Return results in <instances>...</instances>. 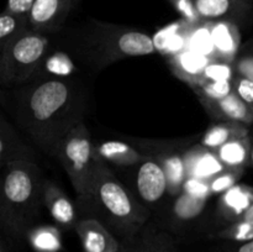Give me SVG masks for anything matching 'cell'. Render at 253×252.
Wrapping results in <instances>:
<instances>
[{"instance_id": "cell-37", "label": "cell", "mask_w": 253, "mask_h": 252, "mask_svg": "<svg viewBox=\"0 0 253 252\" xmlns=\"http://www.w3.org/2000/svg\"><path fill=\"white\" fill-rule=\"evenodd\" d=\"M34 2L35 0H7V4H6V7H5V10L14 12V14H17V15L29 16Z\"/></svg>"}, {"instance_id": "cell-44", "label": "cell", "mask_w": 253, "mask_h": 252, "mask_svg": "<svg viewBox=\"0 0 253 252\" xmlns=\"http://www.w3.org/2000/svg\"><path fill=\"white\" fill-rule=\"evenodd\" d=\"M74 1H76V2H78V1H79V0H74Z\"/></svg>"}, {"instance_id": "cell-8", "label": "cell", "mask_w": 253, "mask_h": 252, "mask_svg": "<svg viewBox=\"0 0 253 252\" xmlns=\"http://www.w3.org/2000/svg\"><path fill=\"white\" fill-rule=\"evenodd\" d=\"M194 138L183 140H141L132 138L137 150L143 155L150 156L160 163L165 170L168 183V193L170 198H175L182 193L183 185L188 178L184 151L190 147Z\"/></svg>"}, {"instance_id": "cell-13", "label": "cell", "mask_w": 253, "mask_h": 252, "mask_svg": "<svg viewBox=\"0 0 253 252\" xmlns=\"http://www.w3.org/2000/svg\"><path fill=\"white\" fill-rule=\"evenodd\" d=\"M43 202L54 224L59 229L64 231L76 229L77 224L82 219L78 207L53 180H46Z\"/></svg>"}, {"instance_id": "cell-39", "label": "cell", "mask_w": 253, "mask_h": 252, "mask_svg": "<svg viewBox=\"0 0 253 252\" xmlns=\"http://www.w3.org/2000/svg\"><path fill=\"white\" fill-rule=\"evenodd\" d=\"M15 245L1 235V240H0V252H15Z\"/></svg>"}, {"instance_id": "cell-18", "label": "cell", "mask_w": 253, "mask_h": 252, "mask_svg": "<svg viewBox=\"0 0 253 252\" xmlns=\"http://www.w3.org/2000/svg\"><path fill=\"white\" fill-rule=\"evenodd\" d=\"M203 108L217 121H239L253 125V113L235 91L219 100H199Z\"/></svg>"}, {"instance_id": "cell-38", "label": "cell", "mask_w": 253, "mask_h": 252, "mask_svg": "<svg viewBox=\"0 0 253 252\" xmlns=\"http://www.w3.org/2000/svg\"><path fill=\"white\" fill-rule=\"evenodd\" d=\"M220 246L217 252H253V240L246 242H227Z\"/></svg>"}, {"instance_id": "cell-29", "label": "cell", "mask_w": 253, "mask_h": 252, "mask_svg": "<svg viewBox=\"0 0 253 252\" xmlns=\"http://www.w3.org/2000/svg\"><path fill=\"white\" fill-rule=\"evenodd\" d=\"M210 240L227 242H246L253 240V222L239 220L234 224L216 230L208 236Z\"/></svg>"}, {"instance_id": "cell-33", "label": "cell", "mask_w": 253, "mask_h": 252, "mask_svg": "<svg viewBox=\"0 0 253 252\" xmlns=\"http://www.w3.org/2000/svg\"><path fill=\"white\" fill-rule=\"evenodd\" d=\"M235 77L234 64L221 59H211L203 73L202 82H216V81H232Z\"/></svg>"}, {"instance_id": "cell-10", "label": "cell", "mask_w": 253, "mask_h": 252, "mask_svg": "<svg viewBox=\"0 0 253 252\" xmlns=\"http://www.w3.org/2000/svg\"><path fill=\"white\" fill-rule=\"evenodd\" d=\"M253 205V187L244 183H237L217 199L216 210L214 212L207 236L216 230L239 221L245 216Z\"/></svg>"}, {"instance_id": "cell-36", "label": "cell", "mask_w": 253, "mask_h": 252, "mask_svg": "<svg viewBox=\"0 0 253 252\" xmlns=\"http://www.w3.org/2000/svg\"><path fill=\"white\" fill-rule=\"evenodd\" d=\"M232 86H234L235 93L244 100V103L253 113V82L235 74L232 79Z\"/></svg>"}, {"instance_id": "cell-12", "label": "cell", "mask_w": 253, "mask_h": 252, "mask_svg": "<svg viewBox=\"0 0 253 252\" xmlns=\"http://www.w3.org/2000/svg\"><path fill=\"white\" fill-rule=\"evenodd\" d=\"M74 0H35L29 14L30 29L41 34H56L62 30Z\"/></svg>"}, {"instance_id": "cell-20", "label": "cell", "mask_w": 253, "mask_h": 252, "mask_svg": "<svg viewBox=\"0 0 253 252\" xmlns=\"http://www.w3.org/2000/svg\"><path fill=\"white\" fill-rule=\"evenodd\" d=\"M167 59L170 71L178 78L185 82L190 88L199 85L203 73L211 61L209 57L192 51V49H185Z\"/></svg>"}, {"instance_id": "cell-32", "label": "cell", "mask_w": 253, "mask_h": 252, "mask_svg": "<svg viewBox=\"0 0 253 252\" xmlns=\"http://www.w3.org/2000/svg\"><path fill=\"white\" fill-rule=\"evenodd\" d=\"M232 64L235 74L253 82V37L242 43Z\"/></svg>"}, {"instance_id": "cell-16", "label": "cell", "mask_w": 253, "mask_h": 252, "mask_svg": "<svg viewBox=\"0 0 253 252\" xmlns=\"http://www.w3.org/2000/svg\"><path fill=\"white\" fill-rule=\"evenodd\" d=\"M84 252H111L121 247L110 230L94 217H82L76 226Z\"/></svg>"}, {"instance_id": "cell-21", "label": "cell", "mask_w": 253, "mask_h": 252, "mask_svg": "<svg viewBox=\"0 0 253 252\" xmlns=\"http://www.w3.org/2000/svg\"><path fill=\"white\" fill-rule=\"evenodd\" d=\"M94 150L99 160L116 168H130L146 157L137 148L123 141H104L94 145Z\"/></svg>"}, {"instance_id": "cell-35", "label": "cell", "mask_w": 253, "mask_h": 252, "mask_svg": "<svg viewBox=\"0 0 253 252\" xmlns=\"http://www.w3.org/2000/svg\"><path fill=\"white\" fill-rule=\"evenodd\" d=\"M182 192L187 193V194L193 195L195 198H200V199L209 200L212 197L211 189H210L209 180L198 179V178L188 177L185 180L184 185H183Z\"/></svg>"}, {"instance_id": "cell-19", "label": "cell", "mask_w": 253, "mask_h": 252, "mask_svg": "<svg viewBox=\"0 0 253 252\" xmlns=\"http://www.w3.org/2000/svg\"><path fill=\"white\" fill-rule=\"evenodd\" d=\"M215 59L234 63L242 46L241 29L230 21L210 22Z\"/></svg>"}, {"instance_id": "cell-43", "label": "cell", "mask_w": 253, "mask_h": 252, "mask_svg": "<svg viewBox=\"0 0 253 252\" xmlns=\"http://www.w3.org/2000/svg\"><path fill=\"white\" fill-rule=\"evenodd\" d=\"M111 252H123V251H121V247H120V249L116 250V251H111Z\"/></svg>"}, {"instance_id": "cell-14", "label": "cell", "mask_w": 253, "mask_h": 252, "mask_svg": "<svg viewBox=\"0 0 253 252\" xmlns=\"http://www.w3.org/2000/svg\"><path fill=\"white\" fill-rule=\"evenodd\" d=\"M120 245L123 252H180L177 239L151 220L136 236Z\"/></svg>"}, {"instance_id": "cell-27", "label": "cell", "mask_w": 253, "mask_h": 252, "mask_svg": "<svg viewBox=\"0 0 253 252\" xmlns=\"http://www.w3.org/2000/svg\"><path fill=\"white\" fill-rule=\"evenodd\" d=\"M29 29V16L4 10L0 15V51Z\"/></svg>"}, {"instance_id": "cell-42", "label": "cell", "mask_w": 253, "mask_h": 252, "mask_svg": "<svg viewBox=\"0 0 253 252\" xmlns=\"http://www.w3.org/2000/svg\"><path fill=\"white\" fill-rule=\"evenodd\" d=\"M241 1H245V2H250V4H253V0H241Z\"/></svg>"}, {"instance_id": "cell-9", "label": "cell", "mask_w": 253, "mask_h": 252, "mask_svg": "<svg viewBox=\"0 0 253 252\" xmlns=\"http://www.w3.org/2000/svg\"><path fill=\"white\" fill-rule=\"evenodd\" d=\"M130 168L132 169V180L127 187L151 214L158 215L170 200L165 170L150 156Z\"/></svg>"}, {"instance_id": "cell-34", "label": "cell", "mask_w": 253, "mask_h": 252, "mask_svg": "<svg viewBox=\"0 0 253 252\" xmlns=\"http://www.w3.org/2000/svg\"><path fill=\"white\" fill-rule=\"evenodd\" d=\"M170 2L175 11L180 15L183 21L189 26H198L203 24V20L198 12L193 0H168Z\"/></svg>"}, {"instance_id": "cell-40", "label": "cell", "mask_w": 253, "mask_h": 252, "mask_svg": "<svg viewBox=\"0 0 253 252\" xmlns=\"http://www.w3.org/2000/svg\"><path fill=\"white\" fill-rule=\"evenodd\" d=\"M241 220H246V221H251V222H253V205H252L251 208H250L249 211H247L246 214H245V216L242 217Z\"/></svg>"}, {"instance_id": "cell-22", "label": "cell", "mask_w": 253, "mask_h": 252, "mask_svg": "<svg viewBox=\"0 0 253 252\" xmlns=\"http://www.w3.org/2000/svg\"><path fill=\"white\" fill-rule=\"evenodd\" d=\"M251 132V126L239 121H217L211 124L200 137L199 143L216 151L222 145L236 138L246 137Z\"/></svg>"}, {"instance_id": "cell-41", "label": "cell", "mask_w": 253, "mask_h": 252, "mask_svg": "<svg viewBox=\"0 0 253 252\" xmlns=\"http://www.w3.org/2000/svg\"><path fill=\"white\" fill-rule=\"evenodd\" d=\"M250 136H251V141H252V148H251V157H250V163H249V167L253 168V127H251V132H250Z\"/></svg>"}, {"instance_id": "cell-4", "label": "cell", "mask_w": 253, "mask_h": 252, "mask_svg": "<svg viewBox=\"0 0 253 252\" xmlns=\"http://www.w3.org/2000/svg\"><path fill=\"white\" fill-rule=\"evenodd\" d=\"M46 180L39 163L11 162L1 167L0 227L15 246L36 225L44 207Z\"/></svg>"}, {"instance_id": "cell-11", "label": "cell", "mask_w": 253, "mask_h": 252, "mask_svg": "<svg viewBox=\"0 0 253 252\" xmlns=\"http://www.w3.org/2000/svg\"><path fill=\"white\" fill-rule=\"evenodd\" d=\"M204 22L230 21L240 29L253 20V4L241 0H193Z\"/></svg>"}, {"instance_id": "cell-24", "label": "cell", "mask_w": 253, "mask_h": 252, "mask_svg": "<svg viewBox=\"0 0 253 252\" xmlns=\"http://www.w3.org/2000/svg\"><path fill=\"white\" fill-rule=\"evenodd\" d=\"M77 72L78 69L71 54L67 53L66 51L51 49L44 58L36 78H72L77 77Z\"/></svg>"}, {"instance_id": "cell-2", "label": "cell", "mask_w": 253, "mask_h": 252, "mask_svg": "<svg viewBox=\"0 0 253 252\" xmlns=\"http://www.w3.org/2000/svg\"><path fill=\"white\" fill-rule=\"evenodd\" d=\"M66 48L82 63L103 69L121 59L156 52L153 39L137 29L95 19L73 27L64 36Z\"/></svg>"}, {"instance_id": "cell-5", "label": "cell", "mask_w": 253, "mask_h": 252, "mask_svg": "<svg viewBox=\"0 0 253 252\" xmlns=\"http://www.w3.org/2000/svg\"><path fill=\"white\" fill-rule=\"evenodd\" d=\"M52 49L48 35L29 29L0 51V83L2 88L34 81Z\"/></svg>"}, {"instance_id": "cell-1", "label": "cell", "mask_w": 253, "mask_h": 252, "mask_svg": "<svg viewBox=\"0 0 253 252\" xmlns=\"http://www.w3.org/2000/svg\"><path fill=\"white\" fill-rule=\"evenodd\" d=\"M1 100L14 123L47 156L54 157L64 136L83 123L89 93L77 77L36 78L2 88Z\"/></svg>"}, {"instance_id": "cell-25", "label": "cell", "mask_w": 253, "mask_h": 252, "mask_svg": "<svg viewBox=\"0 0 253 252\" xmlns=\"http://www.w3.org/2000/svg\"><path fill=\"white\" fill-rule=\"evenodd\" d=\"M26 241L35 252H61L63 250L61 229L57 225H35L27 232Z\"/></svg>"}, {"instance_id": "cell-26", "label": "cell", "mask_w": 253, "mask_h": 252, "mask_svg": "<svg viewBox=\"0 0 253 252\" xmlns=\"http://www.w3.org/2000/svg\"><path fill=\"white\" fill-rule=\"evenodd\" d=\"M252 141L251 136L236 138L229 141L227 143L217 148V157L220 158L226 168H244L249 167L250 157H251Z\"/></svg>"}, {"instance_id": "cell-3", "label": "cell", "mask_w": 253, "mask_h": 252, "mask_svg": "<svg viewBox=\"0 0 253 252\" xmlns=\"http://www.w3.org/2000/svg\"><path fill=\"white\" fill-rule=\"evenodd\" d=\"M78 209L81 217L99 220L120 242L136 236L152 216L111 167L99 158L93 192L88 202Z\"/></svg>"}, {"instance_id": "cell-31", "label": "cell", "mask_w": 253, "mask_h": 252, "mask_svg": "<svg viewBox=\"0 0 253 252\" xmlns=\"http://www.w3.org/2000/svg\"><path fill=\"white\" fill-rule=\"evenodd\" d=\"M244 168H226L224 172L217 174L216 177L209 180L210 189H211L212 195H221L225 192L236 185L240 182V179L244 175Z\"/></svg>"}, {"instance_id": "cell-28", "label": "cell", "mask_w": 253, "mask_h": 252, "mask_svg": "<svg viewBox=\"0 0 253 252\" xmlns=\"http://www.w3.org/2000/svg\"><path fill=\"white\" fill-rule=\"evenodd\" d=\"M188 49L198 52L200 54L215 59L214 43L211 39V31H210V22H203L198 26H190L189 34H188Z\"/></svg>"}, {"instance_id": "cell-17", "label": "cell", "mask_w": 253, "mask_h": 252, "mask_svg": "<svg viewBox=\"0 0 253 252\" xmlns=\"http://www.w3.org/2000/svg\"><path fill=\"white\" fill-rule=\"evenodd\" d=\"M188 177L211 180L226 169L216 152L207 148L202 143H194L184 151Z\"/></svg>"}, {"instance_id": "cell-6", "label": "cell", "mask_w": 253, "mask_h": 252, "mask_svg": "<svg viewBox=\"0 0 253 252\" xmlns=\"http://www.w3.org/2000/svg\"><path fill=\"white\" fill-rule=\"evenodd\" d=\"M94 145L95 143L91 141L90 132L83 121L64 136L54 156L61 162L76 190L78 208L88 202L93 192L94 174L98 161Z\"/></svg>"}, {"instance_id": "cell-23", "label": "cell", "mask_w": 253, "mask_h": 252, "mask_svg": "<svg viewBox=\"0 0 253 252\" xmlns=\"http://www.w3.org/2000/svg\"><path fill=\"white\" fill-rule=\"evenodd\" d=\"M189 29V25H187L182 20L180 22L169 25V26H166L165 29L160 30L152 37L156 51L160 52L163 57L170 58V57L188 49Z\"/></svg>"}, {"instance_id": "cell-30", "label": "cell", "mask_w": 253, "mask_h": 252, "mask_svg": "<svg viewBox=\"0 0 253 252\" xmlns=\"http://www.w3.org/2000/svg\"><path fill=\"white\" fill-rule=\"evenodd\" d=\"M197 94L198 99L202 100H219L225 98L230 93L234 91L232 81H216V82H204L199 85L192 88Z\"/></svg>"}, {"instance_id": "cell-45", "label": "cell", "mask_w": 253, "mask_h": 252, "mask_svg": "<svg viewBox=\"0 0 253 252\" xmlns=\"http://www.w3.org/2000/svg\"><path fill=\"white\" fill-rule=\"evenodd\" d=\"M251 127H253V125H252V126H251Z\"/></svg>"}, {"instance_id": "cell-7", "label": "cell", "mask_w": 253, "mask_h": 252, "mask_svg": "<svg viewBox=\"0 0 253 252\" xmlns=\"http://www.w3.org/2000/svg\"><path fill=\"white\" fill-rule=\"evenodd\" d=\"M209 200L195 198L182 192L175 198H170L167 207L156 215V224L169 232L175 239H185L193 234L205 231L208 235V219L205 217Z\"/></svg>"}, {"instance_id": "cell-15", "label": "cell", "mask_w": 253, "mask_h": 252, "mask_svg": "<svg viewBox=\"0 0 253 252\" xmlns=\"http://www.w3.org/2000/svg\"><path fill=\"white\" fill-rule=\"evenodd\" d=\"M11 162L39 163L34 148L25 142L4 114L0 115V166Z\"/></svg>"}]
</instances>
